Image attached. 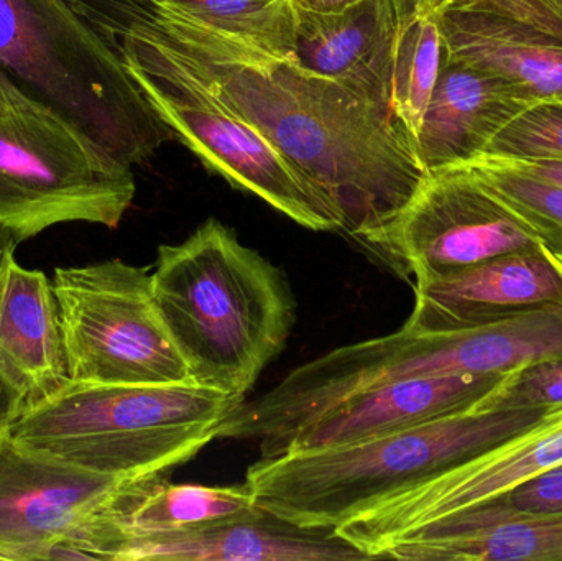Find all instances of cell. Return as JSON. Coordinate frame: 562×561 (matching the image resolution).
Masks as SVG:
<instances>
[{
	"instance_id": "obj_1",
	"label": "cell",
	"mask_w": 562,
	"mask_h": 561,
	"mask_svg": "<svg viewBox=\"0 0 562 561\" xmlns=\"http://www.w3.org/2000/svg\"><path fill=\"white\" fill-rule=\"evenodd\" d=\"M167 46L237 114L259 128L336 206L359 239L398 213L428 171L390 105L296 61L231 38L160 0H102Z\"/></svg>"
},
{
	"instance_id": "obj_2",
	"label": "cell",
	"mask_w": 562,
	"mask_h": 561,
	"mask_svg": "<svg viewBox=\"0 0 562 561\" xmlns=\"http://www.w3.org/2000/svg\"><path fill=\"white\" fill-rule=\"evenodd\" d=\"M151 292L191 382L223 394L246 397L296 319L284 273L216 217L158 247Z\"/></svg>"
},
{
	"instance_id": "obj_3",
	"label": "cell",
	"mask_w": 562,
	"mask_h": 561,
	"mask_svg": "<svg viewBox=\"0 0 562 561\" xmlns=\"http://www.w3.org/2000/svg\"><path fill=\"white\" fill-rule=\"evenodd\" d=\"M551 411L462 412L346 447L260 458L246 484L260 507L290 523L337 529L528 430Z\"/></svg>"
},
{
	"instance_id": "obj_4",
	"label": "cell",
	"mask_w": 562,
	"mask_h": 561,
	"mask_svg": "<svg viewBox=\"0 0 562 561\" xmlns=\"http://www.w3.org/2000/svg\"><path fill=\"white\" fill-rule=\"evenodd\" d=\"M246 397L196 384L66 382L30 397L10 435L25 447L115 478L164 474L193 460Z\"/></svg>"
},
{
	"instance_id": "obj_5",
	"label": "cell",
	"mask_w": 562,
	"mask_h": 561,
	"mask_svg": "<svg viewBox=\"0 0 562 561\" xmlns=\"http://www.w3.org/2000/svg\"><path fill=\"white\" fill-rule=\"evenodd\" d=\"M68 3L117 55L158 119L211 171L306 229L340 231L330 198L167 46L102 0Z\"/></svg>"
},
{
	"instance_id": "obj_6",
	"label": "cell",
	"mask_w": 562,
	"mask_h": 561,
	"mask_svg": "<svg viewBox=\"0 0 562 561\" xmlns=\"http://www.w3.org/2000/svg\"><path fill=\"white\" fill-rule=\"evenodd\" d=\"M0 68L131 167L175 137L68 0H0Z\"/></svg>"
},
{
	"instance_id": "obj_7",
	"label": "cell",
	"mask_w": 562,
	"mask_h": 561,
	"mask_svg": "<svg viewBox=\"0 0 562 561\" xmlns=\"http://www.w3.org/2000/svg\"><path fill=\"white\" fill-rule=\"evenodd\" d=\"M135 191L131 165L15 81L0 105V233L20 244L58 224L115 229Z\"/></svg>"
},
{
	"instance_id": "obj_8",
	"label": "cell",
	"mask_w": 562,
	"mask_h": 561,
	"mask_svg": "<svg viewBox=\"0 0 562 561\" xmlns=\"http://www.w3.org/2000/svg\"><path fill=\"white\" fill-rule=\"evenodd\" d=\"M69 381L99 385L193 384L151 292L148 269L121 259L56 267Z\"/></svg>"
},
{
	"instance_id": "obj_9",
	"label": "cell",
	"mask_w": 562,
	"mask_h": 561,
	"mask_svg": "<svg viewBox=\"0 0 562 561\" xmlns=\"http://www.w3.org/2000/svg\"><path fill=\"white\" fill-rule=\"evenodd\" d=\"M357 240L412 283L541 246L527 224L458 165L426 175L398 213Z\"/></svg>"
},
{
	"instance_id": "obj_10",
	"label": "cell",
	"mask_w": 562,
	"mask_h": 561,
	"mask_svg": "<svg viewBox=\"0 0 562 561\" xmlns=\"http://www.w3.org/2000/svg\"><path fill=\"white\" fill-rule=\"evenodd\" d=\"M122 480L33 450L9 431L0 444V560H48L61 542L75 560H92V536Z\"/></svg>"
},
{
	"instance_id": "obj_11",
	"label": "cell",
	"mask_w": 562,
	"mask_h": 561,
	"mask_svg": "<svg viewBox=\"0 0 562 561\" xmlns=\"http://www.w3.org/2000/svg\"><path fill=\"white\" fill-rule=\"evenodd\" d=\"M562 463V407L479 457L376 504L337 527V534L372 559L405 534L438 523Z\"/></svg>"
},
{
	"instance_id": "obj_12",
	"label": "cell",
	"mask_w": 562,
	"mask_h": 561,
	"mask_svg": "<svg viewBox=\"0 0 562 561\" xmlns=\"http://www.w3.org/2000/svg\"><path fill=\"white\" fill-rule=\"evenodd\" d=\"M403 328L441 333L562 305V276L543 246L502 254L458 272L413 282Z\"/></svg>"
},
{
	"instance_id": "obj_13",
	"label": "cell",
	"mask_w": 562,
	"mask_h": 561,
	"mask_svg": "<svg viewBox=\"0 0 562 561\" xmlns=\"http://www.w3.org/2000/svg\"><path fill=\"white\" fill-rule=\"evenodd\" d=\"M502 379L498 374L422 375L359 392L306 422L272 457L346 447L474 411Z\"/></svg>"
},
{
	"instance_id": "obj_14",
	"label": "cell",
	"mask_w": 562,
	"mask_h": 561,
	"mask_svg": "<svg viewBox=\"0 0 562 561\" xmlns=\"http://www.w3.org/2000/svg\"><path fill=\"white\" fill-rule=\"evenodd\" d=\"M372 560L334 527H304L259 507L243 519L194 532L128 537L117 561Z\"/></svg>"
},
{
	"instance_id": "obj_15",
	"label": "cell",
	"mask_w": 562,
	"mask_h": 561,
	"mask_svg": "<svg viewBox=\"0 0 562 561\" xmlns=\"http://www.w3.org/2000/svg\"><path fill=\"white\" fill-rule=\"evenodd\" d=\"M396 26V0H362L340 13L296 9L294 61L392 108Z\"/></svg>"
},
{
	"instance_id": "obj_16",
	"label": "cell",
	"mask_w": 562,
	"mask_h": 561,
	"mask_svg": "<svg viewBox=\"0 0 562 561\" xmlns=\"http://www.w3.org/2000/svg\"><path fill=\"white\" fill-rule=\"evenodd\" d=\"M442 56L487 72L531 104L562 101V45L510 16L435 7Z\"/></svg>"
},
{
	"instance_id": "obj_17",
	"label": "cell",
	"mask_w": 562,
	"mask_h": 561,
	"mask_svg": "<svg viewBox=\"0 0 562 561\" xmlns=\"http://www.w3.org/2000/svg\"><path fill=\"white\" fill-rule=\"evenodd\" d=\"M535 104L501 79L442 56L431 101L415 135L428 173L484 154L492 138Z\"/></svg>"
},
{
	"instance_id": "obj_18",
	"label": "cell",
	"mask_w": 562,
	"mask_h": 561,
	"mask_svg": "<svg viewBox=\"0 0 562 561\" xmlns=\"http://www.w3.org/2000/svg\"><path fill=\"white\" fill-rule=\"evenodd\" d=\"M0 359L25 382L30 397L69 382L53 282L20 266L15 249L0 263Z\"/></svg>"
},
{
	"instance_id": "obj_19",
	"label": "cell",
	"mask_w": 562,
	"mask_h": 561,
	"mask_svg": "<svg viewBox=\"0 0 562 561\" xmlns=\"http://www.w3.org/2000/svg\"><path fill=\"white\" fill-rule=\"evenodd\" d=\"M380 559L405 561H562V514L485 524L432 523L396 539Z\"/></svg>"
},
{
	"instance_id": "obj_20",
	"label": "cell",
	"mask_w": 562,
	"mask_h": 561,
	"mask_svg": "<svg viewBox=\"0 0 562 561\" xmlns=\"http://www.w3.org/2000/svg\"><path fill=\"white\" fill-rule=\"evenodd\" d=\"M398 2V0H396ZM442 66V36L429 0L398 3L392 59V108L415 137Z\"/></svg>"
},
{
	"instance_id": "obj_21",
	"label": "cell",
	"mask_w": 562,
	"mask_h": 561,
	"mask_svg": "<svg viewBox=\"0 0 562 561\" xmlns=\"http://www.w3.org/2000/svg\"><path fill=\"white\" fill-rule=\"evenodd\" d=\"M231 38L294 61L296 9L291 0H160Z\"/></svg>"
},
{
	"instance_id": "obj_22",
	"label": "cell",
	"mask_w": 562,
	"mask_h": 561,
	"mask_svg": "<svg viewBox=\"0 0 562 561\" xmlns=\"http://www.w3.org/2000/svg\"><path fill=\"white\" fill-rule=\"evenodd\" d=\"M456 167V165H454ZM458 167L468 170L521 223L541 246L562 254V187L521 173L491 155H479Z\"/></svg>"
},
{
	"instance_id": "obj_23",
	"label": "cell",
	"mask_w": 562,
	"mask_h": 561,
	"mask_svg": "<svg viewBox=\"0 0 562 561\" xmlns=\"http://www.w3.org/2000/svg\"><path fill=\"white\" fill-rule=\"evenodd\" d=\"M544 514H562V463L505 491L501 496L485 501L481 506L462 510L438 523L471 526V524L492 523L505 517L544 516Z\"/></svg>"
},
{
	"instance_id": "obj_24",
	"label": "cell",
	"mask_w": 562,
	"mask_h": 561,
	"mask_svg": "<svg viewBox=\"0 0 562 561\" xmlns=\"http://www.w3.org/2000/svg\"><path fill=\"white\" fill-rule=\"evenodd\" d=\"M501 158H562V101L541 102L502 128L484 154Z\"/></svg>"
},
{
	"instance_id": "obj_25",
	"label": "cell",
	"mask_w": 562,
	"mask_h": 561,
	"mask_svg": "<svg viewBox=\"0 0 562 561\" xmlns=\"http://www.w3.org/2000/svg\"><path fill=\"white\" fill-rule=\"evenodd\" d=\"M521 407H562V352L508 372L474 411Z\"/></svg>"
},
{
	"instance_id": "obj_26",
	"label": "cell",
	"mask_w": 562,
	"mask_h": 561,
	"mask_svg": "<svg viewBox=\"0 0 562 561\" xmlns=\"http://www.w3.org/2000/svg\"><path fill=\"white\" fill-rule=\"evenodd\" d=\"M435 7L482 10L510 16L562 45V0H438Z\"/></svg>"
},
{
	"instance_id": "obj_27",
	"label": "cell",
	"mask_w": 562,
	"mask_h": 561,
	"mask_svg": "<svg viewBox=\"0 0 562 561\" xmlns=\"http://www.w3.org/2000/svg\"><path fill=\"white\" fill-rule=\"evenodd\" d=\"M30 389L25 382L0 359V444L25 408Z\"/></svg>"
},
{
	"instance_id": "obj_28",
	"label": "cell",
	"mask_w": 562,
	"mask_h": 561,
	"mask_svg": "<svg viewBox=\"0 0 562 561\" xmlns=\"http://www.w3.org/2000/svg\"><path fill=\"white\" fill-rule=\"evenodd\" d=\"M495 158L521 173L562 187V158Z\"/></svg>"
},
{
	"instance_id": "obj_29",
	"label": "cell",
	"mask_w": 562,
	"mask_h": 561,
	"mask_svg": "<svg viewBox=\"0 0 562 561\" xmlns=\"http://www.w3.org/2000/svg\"><path fill=\"white\" fill-rule=\"evenodd\" d=\"M296 9L313 13H340L362 0H291Z\"/></svg>"
},
{
	"instance_id": "obj_30",
	"label": "cell",
	"mask_w": 562,
	"mask_h": 561,
	"mask_svg": "<svg viewBox=\"0 0 562 561\" xmlns=\"http://www.w3.org/2000/svg\"><path fill=\"white\" fill-rule=\"evenodd\" d=\"M13 85H15V79L0 68V105L9 99L10 89H12Z\"/></svg>"
},
{
	"instance_id": "obj_31",
	"label": "cell",
	"mask_w": 562,
	"mask_h": 561,
	"mask_svg": "<svg viewBox=\"0 0 562 561\" xmlns=\"http://www.w3.org/2000/svg\"><path fill=\"white\" fill-rule=\"evenodd\" d=\"M19 243L13 237L7 236V234L0 233V263H2L3 257L9 250L16 249Z\"/></svg>"
},
{
	"instance_id": "obj_32",
	"label": "cell",
	"mask_w": 562,
	"mask_h": 561,
	"mask_svg": "<svg viewBox=\"0 0 562 561\" xmlns=\"http://www.w3.org/2000/svg\"><path fill=\"white\" fill-rule=\"evenodd\" d=\"M544 250H547L548 257H550L551 262L557 266V269L560 270L562 276V254L558 253H551V250H548L547 247H544Z\"/></svg>"
},
{
	"instance_id": "obj_33",
	"label": "cell",
	"mask_w": 562,
	"mask_h": 561,
	"mask_svg": "<svg viewBox=\"0 0 562 561\" xmlns=\"http://www.w3.org/2000/svg\"><path fill=\"white\" fill-rule=\"evenodd\" d=\"M400 3H416V2H422V0H398ZM429 2L432 3V7L436 5V3H438V0H429Z\"/></svg>"
}]
</instances>
